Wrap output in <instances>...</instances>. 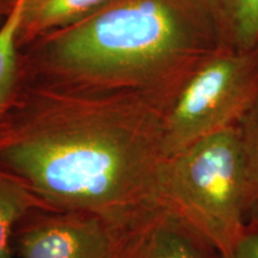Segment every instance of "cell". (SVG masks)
I'll return each mask as SVG.
<instances>
[{
    "label": "cell",
    "mask_w": 258,
    "mask_h": 258,
    "mask_svg": "<svg viewBox=\"0 0 258 258\" xmlns=\"http://www.w3.org/2000/svg\"><path fill=\"white\" fill-rule=\"evenodd\" d=\"M166 159L161 106L137 92L23 72L0 117V166L51 209L124 224L161 205Z\"/></svg>",
    "instance_id": "1"
},
{
    "label": "cell",
    "mask_w": 258,
    "mask_h": 258,
    "mask_svg": "<svg viewBox=\"0 0 258 258\" xmlns=\"http://www.w3.org/2000/svg\"><path fill=\"white\" fill-rule=\"evenodd\" d=\"M220 47L203 0H109L22 49L28 76L140 93L161 109L200 60Z\"/></svg>",
    "instance_id": "2"
},
{
    "label": "cell",
    "mask_w": 258,
    "mask_h": 258,
    "mask_svg": "<svg viewBox=\"0 0 258 258\" xmlns=\"http://www.w3.org/2000/svg\"><path fill=\"white\" fill-rule=\"evenodd\" d=\"M160 202L217 247L230 252L247 225V180L239 124L167 158Z\"/></svg>",
    "instance_id": "3"
},
{
    "label": "cell",
    "mask_w": 258,
    "mask_h": 258,
    "mask_svg": "<svg viewBox=\"0 0 258 258\" xmlns=\"http://www.w3.org/2000/svg\"><path fill=\"white\" fill-rule=\"evenodd\" d=\"M258 98V49L218 47L199 61L161 109L166 158L240 124Z\"/></svg>",
    "instance_id": "4"
},
{
    "label": "cell",
    "mask_w": 258,
    "mask_h": 258,
    "mask_svg": "<svg viewBox=\"0 0 258 258\" xmlns=\"http://www.w3.org/2000/svg\"><path fill=\"white\" fill-rule=\"evenodd\" d=\"M118 227L92 213L41 209L19 224L15 250L19 258H114Z\"/></svg>",
    "instance_id": "5"
},
{
    "label": "cell",
    "mask_w": 258,
    "mask_h": 258,
    "mask_svg": "<svg viewBox=\"0 0 258 258\" xmlns=\"http://www.w3.org/2000/svg\"><path fill=\"white\" fill-rule=\"evenodd\" d=\"M114 258H221L217 247L163 205L118 227Z\"/></svg>",
    "instance_id": "6"
},
{
    "label": "cell",
    "mask_w": 258,
    "mask_h": 258,
    "mask_svg": "<svg viewBox=\"0 0 258 258\" xmlns=\"http://www.w3.org/2000/svg\"><path fill=\"white\" fill-rule=\"evenodd\" d=\"M109 0H22L17 40L23 49L38 38L76 23Z\"/></svg>",
    "instance_id": "7"
},
{
    "label": "cell",
    "mask_w": 258,
    "mask_h": 258,
    "mask_svg": "<svg viewBox=\"0 0 258 258\" xmlns=\"http://www.w3.org/2000/svg\"><path fill=\"white\" fill-rule=\"evenodd\" d=\"M217 29L220 47L258 49V0H203Z\"/></svg>",
    "instance_id": "8"
},
{
    "label": "cell",
    "mask_w": 258,
    "mask_h": 258,
    "mask_svg": "<svg viewBox=\"0 0 258 258\" xmlns=\"http://www.w3.org/2000/svg\"><path fill=\"white\" fill-rule=\"evenodd\" d=\"M41 209L51 208L0 166V258H15V234L19 224Z\"/></svg>",
    "instance_id": "9"
},
{
    "label": "cell",
    "mask_w": 258,
    "mask_h": 258,
    "mask_svg": "<svg viewBox=\"0 0 258 258\" xmlns=\"http://www.w3.org/2000/svg\"><path fill=\"white\" fill-rule=\"evenodd\" d=\"M21 12L22 0H16L0 25V117L15 97L23 73L22 49L17 40Z\"/></svg>",
    "instance_id": "10"
},
{
    "label": "cell",
    "mask_w": 258,
    "mask_h": 258,
    "mask_svg": "<svg viewBox=\"0 0 258 258\" xmlns=\"http://www.w3.org/2000/svg\"><path fill=\"white\" fill-rule=\"evenodd\" d=\"M247 180V222H258V98L240 122Z\"/></svg>",
    "instance_id": "11"
},
{
    "label": "cell",
    "mask_w": 258,
    "mask_h": 258,
    "mask_svg": "<svg viewBox=\"0 0 258 258\" xmlns=\"http://www.w3.org/2000/svg\"><path fill=\"white\" fill-rule=\"evenodd\" d=\"M221 258H258V222H247L234 246Z\"/></svg>",
    "instance_id": "12"
},
{
    "label": "cell",
    "mask_w": 258,
    "mask_h": 258,
    "mask_svg": "<svg viewBox=\"0 0 258 258\" xmlns=\"http://www.w3.org/2000/svg\"><path fill=\"white\" fill-rule=\"evenodd\" d=\"M16 0H0V17L5 19L9 12L14 8Z\"/></svg>",
    "instance_id": "13"
}]
</instances>
